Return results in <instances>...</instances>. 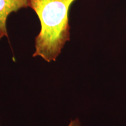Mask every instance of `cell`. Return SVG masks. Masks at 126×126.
<instances>
[{"label": "cell", "instance_id": "obj_1", "mask_svg": "<svg viewBox=\"0 0 126 126\" xmlns=\"http://www.w3.org/2000/svg\"><path fill=\"white\" fill-rule=\"evenodd\" d=\"M76 0H28L40 20L41 29L35 38V51L47 62L56 61L65 43L70 40L69 11Z\"/></svg>", "mask_w": 126, "mask_h": 126}, {"label": "cell", "instance_id": "obj_2", "mask_svg": "<svg viewBox=\"0 0 126 126\" xmlns=\"http://www.w3.org/2000/svg\"><path fill=\"white\" fill-rule=\"evenodd\" d=\"M29 7L28 0H0V40L8 37L7 20L12 12H16L21 8Z\"/></svg>", "mask_w": 126, "mask_h": 126}, {"label": "cell", "instance_id": "obj_3", "mask_svg": "<svg viewBox=\"0 0 126 126\" xmlns=\"http://www.w3.org/2000/svg\"><path fill=\"white\" fill-rule=\"evenodd\" d=\"M68 126H80V123L78 119L72 120L71 121V123Z\"/></svg>", "mask_w": 126, "mask_h": 126}, {"label": "cell", "instance_id": "obj_4", "mask_svg": "<svg viewBox=\"0 0 126 126\" xmlns=\"http://www.w3.org/2000/svg\"><path fill=\"white\" fill-rule=\"evenodd\" d=\"M0 126H1V125H0Z\"/></svg>", "mask_w": 126, "mask_h": 126}]
</instances>
